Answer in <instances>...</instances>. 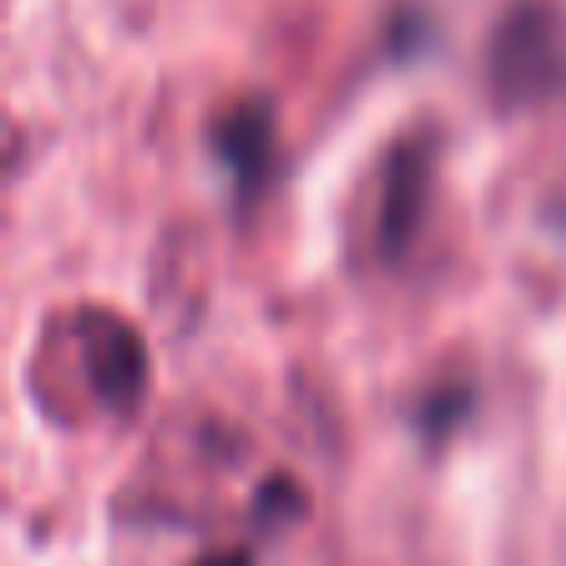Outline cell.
Wrapping results in <instances>:
<instances>
[{"label":"cell","instance_id":"cell-1","mask_svg":"<svg viewBox=\"0 0 566 566\" xmlns=\"http://www.w3.org/2000/svg\"><path fill=\"white\" fill-rule=\"evenodd\" d=\"M488 95L502 109H532L566 95V10L557 0H512L482 55Z\"/></svg>","mask_w":566,"mask_h":566},{"label":"cell","instance_id":"cell-2","mask_svg":"<svg viewBox=\"0 0 566 566\" xmlns=\"http://www.w3.org/2000/svg\"><path fill=\"white\" fill-rule=\"evenodd\" d=\"M80 353H85L90 388H95V398L105 402V408L129 412L145 398V382H149L145 338H139L125 318L85 313V318H80Z\"/></svg>","mask_w":566,"mask_h":566},{"label":"cell","instance_id":"cell-3","mask_svg":"<svg viewBox=\"0 0 566 566\" xmlns=\"http://www.w3.org/2000/svg\"><path fill=\"white\" fill-rule=\"evenodd\" d=\"M428 199H432V149L428 139H402V145H392L378 189V249L388 264L408 254V244L418 239L422 219H428Z\"/></svg>","mask_w":566,"mask_h":566},{"label":"cell","instance_id":"cell-4","mask_svg":"<svg viewBox=\"0 0 566 566\" xmlns=\"http://www.w3.org/2000/svg\"><path fill=\"white\" fill-rule=\"evenodd\" d=\"M214 155L229 165V175L239 179V189H259L274 165V109L269 99H239L209 129Z\"/></svg>","mask_w":566,"mask_h":566},{"label":"cell","instance_id":"cell-5","mask_svg":"<svg viewBox=\"0 0 566 566\" xmlns=\"http://www.w3.org/2000/svg\"><path fill=\"white\" fill-rule=\"evenodd\" d=\"M195 566H254V557L239 552V547H229V552H209V557H199Z\"/></svg>","mask_w":566,"mask_h":566}]
</instances>
